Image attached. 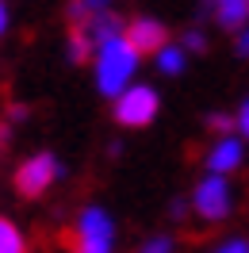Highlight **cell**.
Returning a JSON list of instances; mask_svg holds the SVG:
<instances>
[{
	"instance_id": "obj_3",
	"label": "cell",
	"mask_w": 249,
	"mask_h": 253,
	"mask_svg": "<svg viewBox=\"0 0 249 253\" xmlns=\"http://www.w3.org/2000/svg\"><path fill=\"white\" fill-rule=\"evenodd\" d=\"M192 207H196L207 222L226 219V211H230V184L222 180V173H211L207 180H200V188L192 196Z\"/></svg>"
},
{
	"instance_id": "obj_15",
	"label": "cell",
	"mask_w": 249,
	"mask_h": 253,
	"mask_svg": "<svg viewBox=\"0 0 249 253\" xmlns=\"http://www.w3.org/2000/svg\"><path fill=\"white\" fill-rule=\"evenodd\" d=\"M203 46H207V39H203L200 31H188V35H184V50H196V54H200Z\"/></svg>"
},
{
	"instance_id": "obj_11",
	"label": "cell",
	"mask_w": 249,
	"mask_h": 253,
	"mask_svg": "<svg viewBox=\"0 0 249 253\" xmlns=\"http://www.w3.org/2000/svg\"><path fill=\"white\" fill-rule=\"evenodd\" d=\"M0 253H23V234L8 219H0Z\"/></svg>"
},
{
	"instance_id": "obj_8",
	"label": "cell",
	"mask_w": 249,
	"mask_h": 253,
	"mask_svg": "<svg viewBox=\"0 0 249 253\" xmlns=\"http://www.w3.org/2000/svg\"><path fill=\"white\" fill-rule=\"evenodd\" d=\"M81 31L96 42H104V39H115V35H123V23H119V16H111L108 8L104 12H92V19H88V27H81Z\"/></svg>"
},
{
	"instance_id": "obj_9",
	"label": "cell",
	"mask_w": 249,
	"mask_h": 253,
	"mask_svg": "<svg viewBox=\"0 0 249 253\" xmlns=\"http://www.w3.org/2000/svg\"><path fill=\"white\" fill-rule=\"evenodd\" d=\"M215 4V16L222 27H242L249 16V0H211Z\"/></svg>"
},
{
	"instance_id": "obj_22",
	"label": "cell",
	"mask_w": 249,
	"mask_h": 253,
	"mask_svg": "<svg viewBox=\"0 0 249 253\" xmlns=\"http://www.w3.org/2000/svg\"><path fill=\"white\" fill-rule=\"evenodd\" d=\"M23 115H27V108H23V104H16V108L8 111V119H12V123H19V119H23Z\"/></svg>"
},
{
	"instance_id": "obj_21",
	"label": "cell",
	"mask_w": 249,
	"mask_h": 253,
	"mask_svg": "<svg viewBox=\"0 0 249 253\" xmlns=\"http://www.w3.org/2000/svg\"><path fill=\"white\" fill-rule=\"evenodd\" d=\"M184 211H188V204H184V200H172V207H169V215H172V219H180Z\"/></svg>"
},
{
	"instance_id": "obj_1",
	"label": "cell",
	"mask_w": 249,
	"mask_h": 253,
	"mask_svg": "<svg viewBox=\"0 0 249 253\" xmlns=\"http://www.w3.org/2000/svg\"><path fill=\"white\" fill-rule=\"evenodd\" d=\"M138 65V50L126 42V35H115V39H104L100 42V54H96V84L104 96H119L126 88V81Z\"/></svg>"
},
{
	"instance_id": "obj_2",
	"label": "cell",
	"mask_w": 249,
	"mask_h": 253,
	"mask_svg": "<svg viewBox=\"0 0 249 253\" xmlns=\"http://www.w3.org/2000/svg\"><path fill=\"white\" fill-rule=\"evenodd\" d=\"M157 115V92L146 88V84H134V88H123L115 96V119L123 126H146Z\"/></svg>"
},
{
	"instance_id": "obj_24",
	"label": "cell",
	"mask_w": 249,
	"mask_h": 253,
	"mask_svg": "<svg viewBox=\"0 0 249 253\" xmlns=\"http://www.w3.org/2000/svg\"><path fill=\"white\" fill-rule=\"evenodd\" d=\"M4 138H8V126H0V146H4Z\"/></svg>"
},
{
	"instance_id": "obj_6",
	"label": "cell",
	"mask_w": 249,
	"mask_h": 253,
	"mask_svg": "<svg viewBox=\"0 0 249 253\" xmlns=\"http://www.w3.org/2000/svg\"><path fill=\"white\" fill-rule=\"evenodd\" d=\"M123 35H126V42L138 50V54H150V50H157L161 42H165V27H161L157 19H134Z\"/></svg>"
},
{
	"instance_id": "obj_18",
	"label": "cell",
	"mask_w": 249,
	"mask_h": 253,
	"mask_svg": "<svg viewBox=\"0 0 249 253\" xmlns=\"http://www.w3.org/2000/svg\"><path fill=\"white\" fill-rule=\"evenodd\" d=\"M238 54H242V58H249V27L238 35Z\"/></svg>"
},
{
	"instance_id": "obj_12",
	"label": "cell",
	"mask_w": 249,
	"mask_h": 253,
	"mask_svg": "<svg viewBox=\"0 0 249 253\" xmlns=\"http://www.w3.org/2000/svg\"><path fill=\"white\" fill-rule=\"evenodd\" d=\"M88 54H92V39L84 31H73L69 35V58H73V62H84Z\"/></svg>"
},
{
	"instance_id": "obj_23",
	"label": "cell",
	"mask_w": 249,
	"mask_h": 253,
	"mask_svg": "<svg viewBox=\"0 0 249 253\" xmlns=\"http://www.w3.org/2000/svg\"><path fill=\"white\" fill-rule=\"evenodd\" d=\"M4 27H8V8H4V0H0V35H4Z\"/></svg>"
},
{
	"instance_id": "obj_7",
	"label": "cell",
	"mask_w": 249,
	"mask_h": 253,
	"mask_svg": "<svg viewBox=\"0 0 249 253\" xmlns=\"http://www.w3.org/2000/svg\"><path fill=\"white\" fill-rule=\"evenodd\" d=\"M77 238H96V242H111V219L100 207H88L77 222Z\"/></svg>"
},
{
	"instance_id": "obj_4",
	"label": "cell",
	"mask_w": 249,
	"mask_h": 253,
	"mask_svg": "<svg viewBox=\"0 0 249 253\" xmlns=\"http://www.w3.org/2000/svg\"><path fill=\"white\" fill-rule=\"evenodd\" d=\"M62 176V165L50 158V154H39V158L23 161L16 173V188L23 192V196H39V192H46L54 180Z\"/></svg>"
},
{
	"instance_id": "obj_17",
	"label": "cell",
	"mask_w": 249,
	"mask_h": 253,
	"mask_svg": "<svg viewBox=\"0 0 249 253\" xmlns=\"http://www.w3.org/2000/svg\"><path fill=\"white\" fill-rule=\"evenodd\" d=\"M238 130H242V134L249 138V104H246L242 111H238Z\"/></svg>"
},
{
	"instance_id": "obj_5",
	"label": "cell",
	"mask_w": 249,
	"mask_h": 253,
	"mask_svg": "<svg viewBox=\"0 0 249 253\" xmlns=\"http://www.w3.org/2000/svg\"><path fill=\"white\" fill-rule=\"evenodd\" d=\"M207 165H211V173H234L238 165H242V142L230 138V134H218V142L211 146V154H207Z\"/></svg>"
},
{
	"instance_id": "obj_16",
	"label": "cell",
	"mask_w": 249,
	"mask_h": 253,
	"mask_svg": "<svg viewBox=\"0 0 249 253\" xmlns=\"http://www.w3.org/2000/svg\"><path fill=\"white\" fill-rule=\"evenodd\" d=\"M207 123H211V130H218V134H226V126H230V119H226V115H211Z\"/></svg>"
},
{
	"instance_id": "obj_20",
	"label": "cell",
	"mask_w": 249,
	"mask_h": 253,
	"mask_svg": "<svg viewBox=\"0 0 249 253\" xmlns=\"http://www.w3.org/2000/svg\"><path fill=\"white\" fill-rule=\"evenodd\" d=\"M84 4V12H104L108 8V0H81Z\"/></svg>"
},
{
	"instance_id": "obj_13",
	"label": "cell",
	"mask_w": 249,
	"mask_h": 253,
	"mask_svg": "<svg viewBox=\"0 0 249 253\" xmlns=\"http://www.w3.org/2000/svg\"><path fill=\"white\" fill-rule=\"evenodd\" d=\"M77 253H111V242H96V238H77Z\"/></svg>"
},
{
	"instance_id": "obj_19",
	"label": "cell",
	"mask_w": 249,
	"mask_h": 253,
	"mask_svg": "<svg viewBox=\"0 0 249 253\" xmlns=\"http://www.w3.org/2000/svg\"><path fill=\"white\" fill-rule=\"evenodd\" d=\"M218 253H249V246H246V242H226Z\"/></svg>"
},
{
	"instance_id": "obj_10",
	"label": "cell",
	"mask_w": 249,
	"mask_h": 253,
	"mask_svg": "<svg viewBox=\"0 0 249 253\" xmlns=\"http://www.w3.org/2000/svg\"><path fill=\"white\" fill-rule=\"evenodd\" d=\"M154 54H157L161 73H180V69H184V62H188V50H184V46H165V42H161Z\"/></svg>"
},
{
	"instance_id": "obj_14",
	"label": "cell",
	"mask_w": 249,
	"mask_h": 253,
	"mask_svg": "<svg viewBox=\"0 0 249 253\" xmlns=\"http://www.w3.org/2000/svg\"><path fill=\"white\" fill-rule=\"evenodd\" d=\"M169 250H172L169 238H154V242H146V246H142V253H169Z\"/></svg>"
}]
</instances>
